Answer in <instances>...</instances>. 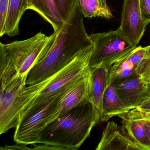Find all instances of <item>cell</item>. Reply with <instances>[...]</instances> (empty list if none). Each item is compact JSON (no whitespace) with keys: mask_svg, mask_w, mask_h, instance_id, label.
Returning <instances> with one entry per match:
<instances>
[{"mask_svg":"<svg viewBox=\"0 0 150 150\" xmlns=\"http://www.w3.org/2000/svg\"><path fill=\"white\" fill-rule=\"evenodd\" d=\"M96 150H137L120 132L117 124L108 122L103 132Z\"/></svg>","mask_w":150,"mask_h":150,"instance_id":"obj_13","label":"cell"},{"mask_svg":"<svg viewBox=\"0 0 150 150\" xmlns=\"http://www.w3.org/2000/svg\"><path fill=\"white\" fill-rule=\"evenodd\" d=\"M10 0H0V36L4 35L5 24Z\"/></svg>","mask_w":150,"mask_h":150,"instance_id":"obj_20","label":"cell"},{"mask_svg":"<svg viewBox=\"0 0 150 150\" xmlns=\"http://www.w3.org/2000/svg\"><path fill=\"white\" fill-rule=\"evenodd\" d=\"M28 76L18 75L3 85H1L0 134L16 127L19 119L16 110V99L26 86Z\"/></svg>","mask_w":150,"mask_h":150,"instance_id":"obj_7","label":"cell"},{"mask_svg":"<svg viewBox=\"0 0 150 150\" xmlns=\"http://www.w3.org/2000/svg\"><path fill=\"white\" fill-rule=\"evenodd\" d=\"M90 81L89 71L88 74L74 83L63 93L55 111L49 118L46 126L60 116L87 100Z\"/></svg>","mask_w":150,"mask_h":150,"instance_id":"obj_10","label":"cell"},{"mask_svg":"<svg viewBox=\"0 0 150 150\" xmlns=\"http://www.w3.org/2000/svg\"><path fill=\"white\" fill-rule=\"evenodd\" d=\"M122 119L121 132L137 150H150V139L145 126L143 113L137 108L119 116Z\"/></svg>","mask_w":150,"mask_h":150,"instance_id":"obj_9","label":"cell"},{"mask_svg":"<svg viewBox=\"0 0 150 150\" xmlns=\"http://www.w3.org/2000/svg\"><path fill=\"white\" fill-rule=\"evenodd\" d=\"M142 74L146 81L150 83V64L146 69L144 72Z\"/></svg>","mask_w":150,"mask_h":150,"instance_id":"obj_23","label":"cell"},{"mask_svg":"<svg viewBox=\"0 0 150 150\" xmlns=\"http://www.w3.org/2000/svg\"><path fill=\"white\" fill-rule=\"evenodd\" d=\"M27 8V0H10L5 24L4 35L13 37L19 35V23Z\"/></svg>","mask_w":150,"mask_h":150,"instance_id":"obj_16","label":"cell"},{"mask_svg":"<svg viewBox=\"0 0 150 150\" xmlns=\"http://www.w3.org/2000/svg\"><path fill=\"white\" fill-rule=\"evenodd\" d=\"M27 8L39 14L52 25L54 32L59 30L64 23L54 0H27Z\"/></svg>","mask_w":150,"mask_h":150,"instance_id":"obj_15","label":"cell"},{"mask_svg":"<svg viewBox=\"0 0 150 150\" xmlns=\"http://www.w3.org/2000/svg\"><path fill=\"white\" fill-rule=\"evenodd\" d=\"M89 69L90 86L88 100L96 108L101 115L103 94L110 84L109 70L102 64Z\"/></svg>","mask_w":150,"mask_h":150,"instance_id":"obj_12","label":"cell"},{"mask_svg":"<svg viewBox=\"0 0 150 150\" xmlns=\"http://www.w3.org/2000/svg\"><path fill=\"white\" fill-rule=\"evenodd\" d=\"M94 44L88 67L100 64L109 71L112 66L137 46L132 43L120 30L93 34L90 35Z\"/></svg>","mask_w":150,"mask_h":150,"instance_id":"obj_4","label":"cell"},{"mask_svg":"<svg viewBox=\"0 0 150 150\" xmlns=\"http://www.w3.org/2000/svg\"><path fill=\"white\" fill-rule=\"evenodd\" d=\"M64 91L42 104L31 107L21 115L16 127L15 142L23 145L39 144L41 133Z\"/></svg>","mask_w":150,"mask_h":150,"instance_id":"obj_5","label":"cell"},{"mask_svg":"<svg viewBox=\"0 0 150 150\" xmlns=\"http://www.w3.org/2000/svg\"><path fill=\"white\" fill-rule=\"evenodd\" d=\"M59 14L63 21L67 20L78 3V0H54Z\"/></svg>","mask_w":150,"mask_h":150,"instance_id":"obj_19","label":"cell"},{"mask_svg":"<svg viewBox=\"0 0 150 150\" xmlns=\"http://www.w3.org/2000/svg\"><path fill=\"white\" fill-rule=\"evenodd\" d=\"M138 110L143 113H150V95L137 107Z\"/></svg>","mask_w":150,"mask_h":150,"instance_id":"obj_22","label":"cell"},{"mask_svg":"<svg viewBox=\"0 0 150 150\" xmlns=\"http://www.w3.org/2000/svg\"><path fill=\"white\" fill-rule=\"evenodd\" d=\"M133 109L118 97L116 93L115 83L111 82L107 87L103 94L100 121L107 122L113 117L119 116Z\"/></svg>","mask_w":150,"mask_h":150,"instance_id":"obj_14","label":"cell"},{"mask_svg":"<svg viewBox=\"0 0 150 150\" xmlns=\"http://www.w3.org/2000/svg\"><path fill=\"white\" fill-rule=\"evenodd\" d=\"M93 49L83 52L69 64L55 74L50 83L23 109L20 117L30 108L47 101L65 91L74 83L88 74L90 71L88 65Z\"/></svg>","mask_w":150,"mask_h":150,"instance_id":"obj_6","label":"cell"},{"mask_svg":"<svg viewBox=\"0 0 150 150\" xmlns=\"http://www.w3.org/2000/svg\"><path fill=\"white\" fill-rule=\"evenodd\" d=\"M147 93L150 95V83H147V90H146Z\"/></svg>","mask_w":150,"mask_h":150,"instance_id":"obj_26","label":"cell"},{"mask_svg":"<svg viewBox=\"0 0 150 150\" xmlns=\"http://www.w3.org/2000/svg\"><path fill=\"white\" fill-rule=\"evenodd\" d=\"M146 50H147V53H148V56L150 58V45L147 47H146Z\"/></svg>","mask_w":150,"mask_h":150,"instance_id":"obj_27","label":"cell"},{"mask_svg":"<svg viewBox=\"0 0 150 150\" xmlns=\"http://www.w3.org/2000/svg\"><path fill=\"white\" fill-rule=\"evenodd\" d=\"M145 126L146 129L147 135H148L149 138L150 139V121L145 120Z\"/></svg>","mask_w":150,"mask_h":150,"instance_id":"obj_24","label":"cell"},{"mask_svg":"<svg viewBox=\"0 0 150 150\" xmlns=\"http://www.w3.org/2000/svg\"><path fill=\"white\" fill-rule=\"evenodd\" d=\"M142 17L145 23H150V0H139Z\"/></svg>","mask_w":150,"mask_h":150,"instance_id":"obj_21","label":"cell"},{"mask_svg":"<svg viewBox=\"0 0 150 150\" xmlns=\"http://www.w3.org/2000/svg\"><path fill=\"white\" fill-rule=\"evenodd\" d=\"M147 83L143 75L139 73L134 74L120 81L114 82L118 97L133 108L138 107L149 96L146 92Z\"/></svg>","mask_w":150,"mask_h":150,"instance_id":"obj_11","label":"cell"},{"mask_svg":"<svg viewBox=\"0 0 150 150\" xmlns=\"http://www.w3.org/2000/svg\"><path fill=\"white\" fill-rule=\"evenodd\" d=\"M100 120V112L87 99L48 125L41 133L39 144L58 150H78Z\"/></svg>","mask_w":150,"mask_h":150,"instance_id":"obj_2","label":"cell"},{"mask_svg":"<svg viewBox=\"0 0 150 150\" xmlns=\"http://www.w3.org/2000/svg\"><path fill=\"white\" fill-rule=\"evenodd\" d=\"M128 55L114 64L110 69V83L118 82L134 74H140L138 68L130 60Z\"/></svg>","mask_w":150,"mask_h":150,"instance_id":"obj_18","label":"cell"},{"mask_svg":"<svg viewBox=\"0 0 150 150\" xmlns=\"http://www.w3.org/2000/svg\"><path fill=\"white\" fill-rule=\"evenodd\" d=\"M56 35V32L47 36L40 32L26 40L6 44L1 42L0 57L8 61L16 68L18 75L28 76L31 69L48 53Z\"/></svg>","mask_w":150,"mask_h":150,"instance_id":"obj_3","label":"cell"},{"mask_svg":"<svg viewBox=\"0 0 150 150\" xmlns=\"http://www.w3.org/2000/svg\"><path fill=\"white\" fill-rule=\"evenodd\" d=\"M146 25L142 17L139 0H123L119 28L135 45L143 37Z\"/></svg>","mask_w":150,"mask_h":150,"instance_id":"obj_8","label":"cell"},{"mask_svg":"<svg viewBox=\"0 0 150 150\" xmlns=\"http://www.w3.org/2000/svg\"><path fill=\"white\" fill-rule=\"evenodd\" d=\"M143 113L144 119L150 121V113Z\"/></svg>","mask_w":150,"mask_h":150,"instance_id":"obj_25","label":"cell"},{"mask_svg":"<svg viewBox=\"0 0 150 150\" xmlns=\"http://www.w3.org/2000/svg\"><path fill=\"white\" fill-rule=\"evenodd\" d=\"M78 5L85 18L101 17L110 19L113 17L106 0H78Z\"/></svg>","mask_w":150,"mask_h":150,"instance_id":"obj_17","label":"cell"},{"mask_svg":"<svg viewBox=\"0 0 150 150\" xmlns=\"http://www.w3.org/2000/svg\"><path fill=\"white\" fill-rule=\"evenodd\" d=\"M83 16L77 3L59 30L54 32L56 37L48 53L29 73L26 86L45 80L83 52L93 49V43L87 33Z\"/></svg>","mask_w":150,"mask_h":150,"instance_id":"obj_1","label":"cell"}]
</instances>
